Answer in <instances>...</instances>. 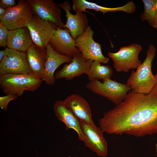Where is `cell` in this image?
I'll return each instance as SVG.
<instances>
[{
	"label": "cell",
	"mask_w": 157,
	"mask_h": 157,
	"mask_svg": "<svg viewBox=\"0 0 157 157\" xmlns=\"http://www.w3.org/2000/svg\"><path fill=\"white\" fill-rule=\"evenodd\" d=\"M33 43L30 32L26 26L8 30L7 48L26 53Z\"/></svg>",
	"instance_id": "ac0fdd59"
},
{
	"label": "cell",
	"mask_w": 157,
	"mask_h": 157,
	"mask_svg": "<svg viewBox=\"0 0 157 157\" xmlns=\"http://www.w3.org/2000/svg\"><path fill=\"white\" fill-rule=\"evenodd\" d=\"M99 121L103 132L109 134L142 137L157 133V84L148 94L129 91Z\"/></svg>",
	"instance_id": "6da1fadb"
},
{
	"label": "cell",
	"mask_w": 157,
	"mask_h": 157,
	"mask_svg": "<svg viewBox=\"0 0 157 157\" xmlns=\"http://www.w3.org/2000/svg\"><path fill=\"white\" fill-rule=\"evenodd\" d=\"M93 31L90 26L84 33L76 40V44L79 51L87 59L107 63L109 58L102 54L100 44L93 39Z\"/></svg>",
	"instance_id": "9c48e42d"
},
{
	"label": "cell",
	"mask_w": 157,
	"mask_h": 157,
	"mask_svg": "<svg viewBox=\"0 0 157 157\" xmlns=\"http://www.w3.org/2000/svg\"><path fill=\"white\" fill-rule=\"evenodd\" d=\"M151 26L157 29V14L155 16Z\"/></svg>",
	"instance_id": "d4e9b609"
},
{
	"label": "cell",
	"mask_w": 157,
	"mask_h": 157,
	"mask_svg": "<svg viewBox=\"0 0 157 157\" xmlns=\"http://www.w3.org/2000/svg\"><path fill=\"white\" fill-rule=\"evenodd\" d=\"M28 0L34 14L43 20L54 23L58 28H64V24L61 18L60 8L53 0Z\"/></svg>",
	"instance_id": "8fae6325"
},
{
	"label": "cell",
	"mask_w": 157,
	"mask_h": 157,
	"mask_svg": "<svg viewBox=\"0 0 157 157\" xmlns=\"http://www.w3.org/2000/svg\"><path fill=\"white\" fill-rule=\"evenodd\" d=\"M8 30L0 22V46L5 47L6 46L8 37Z\"/></svg>",
	"instance_id": "7402d4cb"
},
{
	"label": "cell",
	"mask_w": 157,
	"mask_h": 157,
	"mask_svg": "<svg viewBox=\"0 0 157 157\" xmlns=\"http://www.w3.org/2000/svg\"><path fill=\"white\" fill-rule=\"evenodd\" d=\"M5 55L0 62V75L8 74L32 73L26 53L6 48Z\"/></svg>",
	"instance_id": "ba28073f"
},
{
	"label": "cell",
	"mask_w": 157,
	"mask_h": 157,
	"mask_svg": "<svg viewBox=\"0 0 157 157\" xmlns=\"http://www.w3.org/2000/svg\"><path fill=\"white\" fill-rule=\"evenodd\" d=\"M53 109L58 119L65 125L66 130L72 129L74 130L78 134L79 140L85 143L86 138L81 129L79 120L65 106L63 101H56Z\"/></svg>",
	"instance_id": "e0dca14e"
},
{
	"label": "cell",
	"mask_w": 157,
	"mask_h": 157,
	"mask_svg": "<svg viewBox=\"0 0 157 157\" xmlns=\"http://www.w3.org/2000/svg\"><path fill=\"white\" fill-rule=\"evenodd\" d=\"M18 96L14 95L8 94L0 97V107L3 110H7V106L9 103L11 101L15 100Z\"/></svg>",
	"instance_id": "603a6c76"
},
{
	"label": "cell",
	"mask_w": 157,
	"mask_h": 157,
	"mask_svg": "<svg viewBox=\"0 0 157 157\" xmlns=\"http://www.w3.org/2000/svg\"><path fill=\"white\" fill-rule=\"evenodd\" d=\"M16 3L15 0H0V7L6 9L14 6Z\"/></svg>",
	"instance_id": "cb8c5ba5"
},
{
	"label": "cell",
	"mask_w": 157,
	"mask_h": 157,
	"mask_svg": "<svg viewBox=\"0 0 157 157\" xmlns=\"http://www.w3.org/2000/svg\"><path fill=\"white\" fill-rule=\"evenodd\" d=\"M46 48L47 58L42 80L44 81L47 84L52 85L55 82L54 74L56 70L63 64L70 63L72 58L57 53L52 48L49 44Z\"/></svg>",
	"instance_id": "9a60e30c"
},
{
	"label": "cell",
	"mask_w": 157,
	"mask_h": 157,
	"mask_svg": "<svg viewBox=\"0 0 157 157\" xmlns=\"http://www.w3.org/2000/svg\"><path fill=\"white\" fill-rule=\"evenodd\" d=\"M49 44L57 53L72 58L80 52L76 46L75 40L66 28L58 27Z\"/></svg>",
	"instance_id": "5bb4252c"
},
{
	"label": "cell",
	"mask_w": 157,
	"mask_h": 157,
	"mask_svg": "<svg viewBox=\"0 0 157 157\" xmlns=\"http://www.w3.org/2000/svg\"><path fill=\"white\" fill-rule=\"evenodd\" d=\"M99 62L93 61L89 71L86 74L90 81L102 79L104 81L110 79L113 74L112 68L109 65H103Z\"/></svg>",
	"instance_id": "ffe728a7"
},
{
	"label": "cell",
	"mask_w": 157,
	"mask_h": 157,
	"mask_svg": "<svg viewBox=\"0 0 157 157\" xmlns=\"http://www.w3.org/2000/svg\"><path fill=\"white\" fill-rule=\"evenodd\" d=\"M144 10L140 18L142 21L147 20L151 26L157 14V0H142Z\"/></svg>",
	"instance_id": "44dd1931"
},
{
	"label": "cell",
	"mask_w": 157,
	"mask_h": 157,
	"mask_svg": "<svg viewBox=\"0 0 157 157\" xmlns=\"http://www.w3.org/2000/svg\"><path fill=\"white\" fill-rule=\"evenodd\" d=\"M142 50L141 45L133 43L120 47L115 53L108 52V56L113 61V66L117 72H128L137 68L142 63L138 55Z\"/></svg>",
	"instance_id": "8992f818"
},
{
	"label": "cell",
	"mask_w": 157,
	"mask_h": 157,
	"mask_svg": "<svg viewBox=\"0 0 157 157\" xmlns=\"http://www.w3.org/2000/svg\"><path fill=\"white\" fill-rule=\"evenodd\" d=\"M27 59L32 73L42 79L47 58L46 48L40 47L34 43L26 52Z\"/></svg>",
	"instance_id": "d6986e66"
},
{
	"label": "cell",
	"mask_w": 157,
	"mask_h": 157,
	"mask_svg": "<svg viewBox=\"0 0 157 157\" xmlns=\"http://www.w3.org/2000/svg\"><path fill=\"white\" fill-rule=\"evenodd\" d=\"M86 88L95 94L99 95L118 105L125 99L131 90L128 85L110 79L101 82L98 79L90 81Z\"/></svg>",
	"instance_id": "277c9868"
},
{
	"label": "cell",
	"mask_w": 157,
	"mask_h": 157,
	"mask_svg": "<svg viewBox=\"0 0 157 157\" xmlns=\"http://www.w3.org/2000/svg\"><path fill=\"white\" fill-rule=\"evenodd\" d=\"M58 5L66 13L67 21L63 28L69 30L71 36L76 40L84 33L89 26L88 17L82 12H76L75 15L71 13L70 11L72 9L68 1L60 3Z\"/></svg>",
	"instance_id": "7c38bea8"
},
{
	"label": "cell",
	"mask_w": 157,
	"mask_h": 157,
	"mask_svg": "<svg viewBox=\"0 0 157 157\" xmlns=\"http://www.w3.org/2000/svg\"><path fill=\"white\" fill-rule=\"evenodd\" d=\"M6 53V50H2L0 51V62L2 60Z\"/></svg>",
	"instance_id": "484cf974"
},
{
	"label": "cell",
	"mask_w": 157,
	"mask_h": 157,
	"mask_svg": "<svg viewBox=\"0 0 157 157\" xmlns=\"http://www.w3.org/2000/svg\"><path fill=\"white\" fill-rule=\"evenodd\" d=\"M63 102L65 106L79 120L92 125L95 124L89 104L83 98L78 94H72L67 97Z\"/></svg>",
	"instance_id": "2e32d148"
},
{
	"label": "cell",
	"mask_w": 157,
	"mask_h": 157,
	"mask_svg": "<svg viewBox=\"0 0 157 157\" xmlns=\"http://www.w3.org/2000/svg\"><path fill=\"white\" fill-rule=\"evenodd\" d=\"M155 151L156 153V155L157 156V144H155Z\"/></svg>",
	"instance_id": "83f0119b"
},
{
	"label": "cell",
	"mask_w": 157,
	"mask_h": 157,
	"mask_svg": "<svg viewBox=\"0 0 157 157\" xmlns=\"http://www.w3.org/2000/svg\"><path fill=\"white\" fill-rule=\"evenodd\" d=\"M156 50L153 45L150 44L144 61L135 71H132L126 83L130 87L132 91L139 93L148 94L157 84V80L151 71L152 63Z\"/></svg>",
	"instance_id": "7a4b0ae2"
},
{
	"label": "cell",
	"mask_w": 157,
	"mask_h": 157,
	"mask_svg": "<svg viewBox=\"0 0 157 157\" xmlns=\"http://www.w3.org/2000/svg\"><path fill=\"white\" fill-rule=\"evenodd\" d=\"M154 76L156 78V79L157 80V74H155L154 75Z\"/></svg>",
	"instance_id": "f1b7e54d"
},
{
	"label": "cell",
	"mask_w": 157,
	"mask_h": 157,
	"mask_svg": "<svg viewBox=\"0 0 157 157\" xmlns=\"http://www.w3.org/2000/svg\"><path fill=\"white\" fill-rule=\"evenodd\" d=\"M68 157H72V156H69Z\"/></svg>",
	"instance_id": "f546056e"
},
{
	"label": "cell",
	"mask_w": 157,
	"mask_h": 157,
	"mask_svg": "<svg viewBox=\"0 0 157 157\" xmlns=\"http://www.w3.org/2000/svg\"><path fill=\"white\" fill-rule=\"evenodd\" d=\"M79 120L81 129L86 138L85 146L99 156H106L108 154L107 143L101 128L95 124L92 125Z\"/></svg>",
	"instance_id": "30bf717a"
},
{
	"label": "cell",
	"mask_w": 157,
	"mask_h": 157,
	"mask_svg": "<svg viewBox=\"0 0 157 157\" xmlns=\"http://www.w3.org/2000/svg\"><path fill=\"white\" fill-rule=\"evenodd\" d=\"M42 81V79L32 73L0 75V86L3 93L18 97L22 95L25 91L36 90L40 86Z\"/></svg>",
	"instance_id": "3957f363"
},
{
	"label": "cell",
	"mask_w": 157,
	"mask_h": 157,
	"mask_svg": "<svg viewBox=\"0 0 157 157\" xmlns=\"http://www.w3.org/2000/svg\"><path fill=\"white\" fill-rule=\"evenodd\" d=\"M33 43L40 47L46 48L53 38L58 28L54 23L43 20L34 14L26 25Z\"/></svg>",
	"instance_id": "52a82bcc"
},
{
	"label": "cell",
	"mask_w": 157,
	"mask_h": 157,
	"mask_svg": "<svg viewBox=\"0 0 157 157\" xmlns=\"http://www.w3.org/2000/svg\"><path fill=\"white\" fill-rule=\"evenodd\" d=\"M93 61L85 58L80 52L72 57L71 62L65 64L55 75L56 79L65 78L70 80L74 78L86 74L89 71Z\"/></svg>",
	"instance_id": "4fadbf2b"
},
{
	"label": "cell",
	"mask_w": 157,
	"mask_h": 157,
	"mask_svg": "<svg viewBox=\"0 0 157 157\" xmlns=\"http://www.w3.org/2000/svg\"><path fill=\"white\" fill-rule=\"evenodd\" d=\"M33 15L28 0H20L17 5L6 9L0 22L8 30H13L26 27Z\"/></svg>",
	"instance_id": "5b68a950"
},
{
	"label": "cell",
	"mask_w": 157,
	"mask_h": 157,
	"mask_svg": "<svg viewBox=\"0 0 157 157\" xmlns=\"http://www.w3.org/2000/svg\"><path fill=\"white\" fill-rule=\"evenodd\" d=\"M6 11V9L0 7V19L3 17Z\"/></svg>",
	"instance_id": "4316f807"
}]
</instances>
